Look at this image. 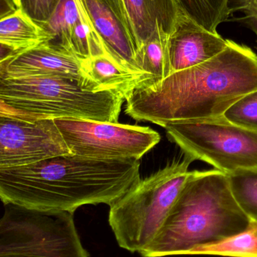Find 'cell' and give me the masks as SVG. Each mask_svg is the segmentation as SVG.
I'll return each instance as SVG.
<instances>
[{
  "label": "cell",
  "mask_w": 257,
  "mask_h": 257,
  "mask_svg": "<svg viewBox=\"0 0 257 257\" xmlns=\"http://www.w3.org/2000/svg\"><path fill=\"white\" fill-rule=\"evenodd\" d=\"M178 9L187 18L211 33L230 18L229 0H175Z\"/></svg>",
  "instance_id": "17"
},
{
  "label": "cell",
  "mask_w": 257,
  "mask_h": 257,
  "mask_svg": "<svg viewBox=\"0 0 257 257\" xmlns=\"http://www.w3.org/2000/svg\"><path fill=\"white\" fill-rule=\"evenodd\" d=\"M191 254L231 257H257V222L252 221L242 232L213 244L195 249Z\"/></svg>",
  "instance_id": "18"
},
{
  "label": "cell",
  "mask_w": 257,
  "mask_h": 257,
  "mask_svg": "<svg viewBox=\"0 0 257 257\" xmlns=\"http://www.w3.org/2000/svg\"><path fill=\"white\" fill-rule=\"evenodd\" d=\"M168 39L169 35L157 30L141 47L139 51V67L148 80L139 84L157 82L171 75Z\"/></svg>",
  "instance_id": "16"
},
{
  "label": "cell",
  "mask_w": 257,
  "mask_h": 257,
  "mask_svg": "<svg viewBox=\"0 0 257 257\" xmlns=\"http://www.w3.org/2000/svg\"><path fill=\"white\" fill-rule=\"evenodd\" d=\"M107 54L136 75H142L139 47L118 0H79Z\"/></svg>",
  "instance_id": "9"
},
{
  "label": "cell",
  "mask_w": 257,
  "mask_h": 257,
  "mask_svg": "<svg viewBox=\"0 0 257 257\" xmlns=\"http://www.w3.org/2000/svg\"><path fill=\"white\" fill-rule=\"evenodd\" d=\"M71 154L54 119L26 121L0 115V168Z\"/></svg>",
  "instance_id": "8"
},
{
  "label": "cell",
  "mask_w": 257,
  "mask_h": 257,
  "mask_svg": "<svg viewBox=\"0 0 257 257\" xmlns=\"http://www.w3.org/2000/svg\"><path fill=\"white\" fill-rule=\"evenodd\" d=\"M250 223L234 198L226 175L215 169L193 171L157 236L140 254H191L198 247L242 232Z\"/></svg>",
  "instance_id": "2"
},
{
  "label": "cell",
  "mask_w": 257,
  "mask_h": 257,
  "mask_svg": "<svg viewBox=\"0 0 257 257\" xmlns=\"http://www.w3.org/2000/svg\"><path fill=\"white\" fill-rule=\"evenodd\" d=\"M82 73L86 88L94 91L118 90L126 95L146 80L120 66L108 54L82 61Z\"/></svg>",
  "instance_id": "14"
},
{
  "label": "cell",
  "mask_w": 257,
  "mask_h": 257,
  "mask_svg": "<svg viewBox=\"0 0 257 257\" xmlns=\"http://www.w3.org/2000/svg\"><path fill=\"white\" fill-rule=\"evenodd\" d=\"M41 27L56 45L81 60L107 54L79 0H61Z\"/></svg>",
  "instance_id": "10"
},
{
  "label": "cell",
  "mask_w": 257,
  "mask_h": 257,
  "mask_svg": "<svg viewBox=\"0 0 257 257\" xmlns=\"http://www.w3.org/2000/svg\"><path fill=\"white\" fill-rule=\"evenodd\" d=\"M45 30L21 9L0 18V43L23 51L49 42Z\"/></svg>",
  "instance_id": "15"
},
{
  "label": "cell",
  "mask_w": 257,
  "mask_h": 257,
  "mask_svg": "<svg viewBox=\"0 0 257 257\" xmlns=\"http://www.w3.org/2000/svg\"><path fill=\"white\" fill-rule=\"evenodd\" d=\"M168 137L194 160H201L229 175L257 168V132L223 116L166 123Z\"/></svg>",
  "instance_id": "6"
},
{
  "label": "cell",
  "mask_w": 257,
  "mask_h": 257,
  "mask_svg": "<svg viewBox=\"0 0 257 257\" xmlns=\"http://www.w3.org/2000/svg\"><path fill=\"white\" fill-rule=\"evenodd\" d=\"M12 1L18 9H20V6H21V0H12Z\"/></svg>",
  "instance_id": "26"
},
{
  "label": "cell",
  "mask_w": 257,
  "mask_h": 257,
  "mask_svg": "<svg viewBox=\"0 0 257 257\" xmlns=\"http://www.w3.org/2000/svg\"><path fill=\"white\" fill-rule=\"evenodd\" d=\"M61 0H21L20 9L39 24L46 23Z\"/></svg>",
  "instance_id": "21"
},
{
  "label": "cell",
  "mask_w": 257,
  "mask_h": 257,
  "mask_svg": "<svg viewBox=\"0 0 257 257\" xmlns=\"http://www.w3.org/2000/svg\"><path fill=\"white\" fill-rule=\"evenodd\" d=\"M139 51L157 30L170 35L180 11L175 0H118Z\"/></svg>",
  "instance_id": "13"
},
{
  "label": "cell",
  "mask_w": 257,
  "mask_h": 257,
  "mask_svg": "<svg viewBox=\"0 0 257 257\" xmlns=\"http://www.w3.org/2000/svg\"><path fill=\"white\" fill-rule=\"evenodd\" d=\"M227 45L228 39L205 30L180 12L168 39L171 74L208 61Z\"/></svg>",
  "instance_id": "12"
},
{
  "label": "cell",
  "mask_w": 257,
  "mask_h": 257,
  "mask_svg": "<svg viewBox=\"0 0 257 257\" xmlns=\"http://www.w3.org/2000/svg\"><path fill=\"white\" fill-rule=\"evenodd\" d=\"M18 9L12 0H0V18Z\"/></svg>",
  "instance_id": "25"
},
{
  "label": "cell",
  "mask_w": 257,
  "mask_h": 257,
  "mask_svg": "<svg viewBox=\"0 0 257 257\" xmlns=\"http://www.w3.org/2000/svg\"><path fill=\"white\" fill-rule=\"evenodd\" d=\"M234 198L252 221L257 222V168L226 175Z\"/></svg>",
  "instance_id": "19"
},
{
  "label": "cell",
  "mask_w": 257,
  "mask_h": 257,
  "mask_svg": "<svg viewBox=\"0 0 257 257\" xmlns=\"http://www.w3.org/2000/svg\"><path fill=\"white\" fill-rule=\"evenodd\" d=\"M229 8L231 15L235 12L241 14L238 21L253 31L257 38V0H229Z\"/></svg>",
  "instance_id": "22"
},
{
  "label": "cell",
  "mask_w": 257,
  "mask_h": 257,
  "mask_svg": "<svg viewBox=\"0 0 257 257\" xmlns=\"http://www.w3.org/2000/svg\"><path fill=\"white\" fill-rule=\"evenodd\" d=\"M19 50L15 49L12 47L7 46V45H3L0 43V63L7 60L9 57L15 55V54L19 53Z\"/></svg>",
  "instance_id": "24"
},
{
  "label": "cell",
  "mask_w": 257,
  "mask_h": 257,
  "mask_svg": "<svg viewBox=\"0 0 257 257\" xmlns=\"http://www.w3.org/2000/svg\"><path fill=\"white\" fill-rule=\"evenodd\" d=\"M223 117L235 124L257 132V89L237 101Z\"/></svg>",
  "instance_id": "20"
},
{
  "label": "cell",
  "mask_w": 257,
  "mask_h": 257,
  "mask_svg": "<svg viewBox=\"0 0 257 257\" xmlns=\"http://www.w3.org/2000/svg\"><path fill=\"white\" fill-rule=\"evenodd\" d=\"M71 154L99 160H140L160 142L146 126L78 118L54 119Z\"/></svg>",
  "instance_id": "7"
},
{
  "label": "cell",
  "mask_w": 257,
  "mask_h": 257,
  "mask_svg": "<svg viewBox=\"0 0 257 257\" xmlns=\"http://www.w3.org/2000/svg\"><path fill=\"white\" fill-rule=\"evenodd\" d=\"M0 115L9 116V117H15L29 122H35L42 120L43 117L36 114H29V113L23 112L18 111L12 107L9 106L6 103L0 100Z\"/></svg>",
  "instance_id": "23"
},
{
  "label": "cell",
  "mask_w": 257,
  "mask_h": 257,
  "mask_svg": "<svg viewBox=\"0 0 257 257\" xmlns=\"http://www.w3.org/2000/svg\"><path fill=\"white\" fill-rule=\"evenodd\" d=\"M0 219V257H88L74 213L6 204Z\"/></svg>",
  "instance_id": "5"
},
{
  "label": "cell",
  "mask_w": 257,
  "mask_h": 257,
  "mask_svg": "<svg viewBox=\"0 0 257 257\" xmlns=\"http://www.w3.org/2000/svg\"><path fill=\"white\" fill-rule=\"evenodd\" d=\"M256 89V54L228 39L227 47L208 61L173 72L162 81L136 85L126 95L125 112L137 121L160 126L221 117Z\"/></svg>",
  "instance_id": "1"
},
{
  "label": "cell",
  "mask_w": 257,
  "mask_h": 257,
  "mask_svg": "<svg viewBox=\"0 0 257 257\" xmlns=\"http://www.w3.org/2000/svg\"><path fill=\"white\" fill-rule=\"evenodd\" d=\"M0 75L7 78L65 77L77 80L86 88L82 62L48 42L23 50L0 63Z\"/></svg>",
  "instance_id": "11"
},
{
  "label": "cell",
  "mask_w": 257,
  "mask_h": 257,
  "mask_svg": "<svg viewBox=\"0 0 257 257\" xmlns=\"http://www.w3.org/2000/svg\"><path fill=\"white\" fill-rule=\"evenodd\" d=\"M193 161L187 155L174 160L109 205L108 222L120 247L140 253L152 242L190 176Z\"/></svg>",
  "instance_id": "4"
},
{
  "label": "cell",
  "mask_w": 257,
  "mask_h": 257,
  "mask_svg": "<svg viewBox=\"0 0 257 257\" xmlns=\"http://www.w3.org/2000/svg\"><path fill=\"white\" fill-rule=\"evenodd\" d=\"M126 96L118 90L94 91L65 77L0 75V100L18 111L45 119L117 123Z\"/></svg>",
  "instance_id": "3"
}]
</instances>
